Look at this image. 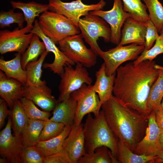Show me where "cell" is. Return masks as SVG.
<instances>
[{"instance_id":"1","label":"cell","mask_w":163,"mask_h":163,"mask_svg":"<svg viewBox=\"0 0 163 163\" xmlns=\"http://www.w3.org/2000/svg\"><path fill=\"white\" fill-rule=\"evenodd\" d=\"M154 61L146 60L137 65L133 62L117 69L113 94L122 104L142 114L149 115L147 102L151 88L161 71Z\"/></svg>"},{"instance_id":"2","label":"cell","mask_w":163,"mask_h":163,"mask_svg":"<svg viewBox=\"0 0 163 163\" xmlns=\"http://www.w3.org/2000/svg\"><path fill=\"white\" fill-rule=\"evenodd\" d=\"M101 108L114 135L133 152L145 135L149 115L124 105L113 95Z\"/></svg>"},{"instance_id":"3","label":"cell","mask_w":163,"mask_h":163,"mask_svg":"<svg viewBox=\"0 0 163 163\" xmlns=\"http://www.w3.org/2000/svg\"><path fill=\"white\" fill-rule=\"evenodd\" d=\"M83 126L86 154H91L96 148L104 146L108 147L117 159L118 139L110 128L102 110L94 118L91 113L88 114Z\"/></svg>"},{"instance_id":"4","label":"cell","mask_w":163,"mask_h":163,"mask_svg":"<svg viewBox=\"0 0 163 163\" xmlns=\"http://www.w3.org/2000/svg\"><path fill=\"white\" fill-rule=\"evenodd\" d=\"M39 26L43 33L56 44L65 38L80 34L79 27L65 16L52 11H46L39 17Z\"/></svg>"},{"instance_id":"5","label":"cell","mask_w":163,"mask_h":163,"mask_svg":"<svg viewBox=\"0 0 163 163\" xmlns=\"http://www.w3.org/2000/svg\"><path fill=\"white\" fill-rule=\"evenodd\" d=\"M78 27L86 43L97 56L102 50L97 43L100 37L105 42H110V28L108 23L101 18L90 13L81 18Z\"/></svg>"},{"instance_id":"6","label":"cell","mask_w":163,"mask_h":163,"mask_svg":"<svg viewBox=\"0 0 163 163\" xmlns=\"http://www.w3.org/2000/svg\"><path fill=\"white\" fill-rule=\"evenodd\" d=\"M60 76L58 103L69 99L72 93L84 84L91 85L93 82L86 68L80 63L76 64L75 68L72 66H65Z\"/></svg>"},{"instance_id":"7","label":"cell","mask_w":163,"mask_h":163,"mask_svg":"<svg viewBox=\"0 0 163 163\" xmlns=\"http://www.w3.org/2000/svg\"><path fill=\"white\" fill-rule=\"evenodd\" d=\"M81 34L67 37L59 43L60 50L75 64L80 63L86 68H91L97 62V55L88 49Z\"/></svg>"},{"instance_id":"8","label":"cell","mask_w":163,"mask_h":163,"mask_svg":"<svg viewBox=\"0 0 163 163\" xmlns=\"http://www.w3.org/2000/svg\"><path fill=\"white\" fill-rule=\"evenodd\" d=\"M145 49V46L134 43L126 46L117 45L107 51L102 50L99 56L104 61L106 74L109 76L116 73L123 63L136 59Z\"/></svg>"},{"instance_id":"9","label":"cell","mask_w":163,"mask_h":163,"mask_svg":"<svg viewBox=\"0 0 163 163\" xmlns=\"http://www.w3.org/2000/svg\"><path fill=\"white\" fill-rule=\"evenodd\" d=\"M71 96L77 103L74 124L78 125L82 123L83 117L89 113H93L94 117L97 116L101 105L98 95L93 89V85L84 84Z\"/></svg>"},{"instance_id":"10","label":"cell","mask_w":163,"mask_h":163,"mask_svg":"<svg viewBox=\"0 0 163 163\" xmlns=\"http://www.w3.org/2000/svg\"><path fill=\"white\" fill-rule=\"evenodd\" d=\"M50 11L62 14L72 21L78 27L79 19L91 11L101 10L106 5L104 0L96 4L86 5L81 0L64 2L61 0H49Z\"/></svg>"},{"instance_id":"11","label":"cell","mask_w":163,"mask_h":163,"mask_svg":"<svg viewBox=\"0 0 163 163\" xmlns=\"http://www.w3.org/2000/svg\"><path fill=\"white\" fill-rule=\"evenodd\" d=\"M33 26L26 25L20 29L16 27L12 31H0V53L1 55L12 52L22 54L29 46L34 34L30 33Z\"/></svg>"},{"instance_id":"12","label":"cell","mask_w":163,"mask_h":163,"mask_svg":"<svg viewBox=\"0 0 163 163\" xmlns=\"http://www.w3.org/2000/svg\"><path fill=\"white\" fill-rule=\"evenodd\" d=\"M11 128V119L9 116L6 125L0 132V155L6 158L9 163H22L24 147L21 136H13Z\"/></svg>"},{"instance_id":"13","label":"cell","mask_w":163,"mask_h":163,"mask_svg":"<svg viewBox=\"0 0 163 163\" xmlns=\"http://www.w3.org/2000/svg\"><path fill=\"white\" fill-rule=\"evenodd\" d=\"M90 14L100 17L110 25L111 30L110 42L117 45L121 38V28L126 19L131 16L123 9L121 0H114L113 6L109 11L94 10Z\"/></svg>"},{"instance_id":"14","label":"cell","mask_w":163,"mask_h":163,"mask_svg":"<svg viewBox=\"0 0 163 163\" xmlns=\"http://www.w3.org/2000/svg\"><path fill=\"white\" fill-rule=\"evenodd\" d=\"M30 33L37 35L44 43L46 50L51 52L54 55V59L52 63L43 64L44 68H48L59 75L63 73L65 66H73L75 64L72 60L67 57L56 46V44L49 37L45 34L41 30L38 21L35 19L33 27Z\"/></svg>"},{"instance_id":"15","label":"cell","mask_w":163,"mask_h":163,"mask_svg":"<svg viewBox=\"0 0 163 163\" xmlns=\"http://www.w3.org/2000/svg\"><path fill=\"white\" fill-rule=\"evenodd\" d=\"M161 133L155 121L154 113L152 111L149 116L145 135L137 144L133 152L139 155L157 156L161 152L158 144V139Z\"/></svg>"},{"instance_id":"16","label":"cell","mask_w":163,"mask_h":163,"mask_svg":"<svg viewBox=\"0 0 163 163\" xmlns=\"http://www.w3.org/2000/svg\"><path fill=\"white\" fill-rule=\"evenodd\" d=\"M52 92L46 82L39 86L24 85L23 97L32 101L43 110L50 112L58 104Z\"/></svg>"},{"instance_id":"17","label":"cell","mask_w":163,"mask_h":163,"mask_svg":"<svg viewBox=\"0 0 163 163\" xmlns=\"http://www.w3.org/2000/svg\"><path fill=\"white\" fill-rule=\"evenodd\" d=\"M63 147L67 152L72 163H77L80 158L85 154L83 124L72 125Z\"/></svg>"},{"instance_id":"18","label":"cell","mask_w":163,"mask_h":163,"mask_svg":"<svg viewBox=\"0 0 163 163\" xmlns=\"http://www.w3.org/2000/svg\"><path fill=\"white\" fill-rule=\"evenodd\" d=\"M123 25L120 42L118 46L134 43L145 46L146 23L129 17L126 19Z\"/></svg>"},{"instance_id":"19","label":"cell","mask_w":163,"mask_h":163,"mask_svg":"<svg viewBox=\"0 0 163 163\" xmlns=\"http://www.w3.org/2000/svg\"><path fill=\"white\" fill-rule=\"evenodd\" d=\"M24 85L18 80L7 76L0 71V95L11 110L15 103L23 97Z\"/></svg>"},{"instance_id":"20","label":"cell","mask_w":163,"mask_h":163,"mask_svg":"<svg viewBox=\"0 0 163 163\" xmlns=\"http://www.w3.org/2000/svg\"><path fill=\"white\" fill-rule=\"evenodd\" d=\"M96 78L93 89L98 94L100 104L109 100L112 96L113 91L116 72L107 75L105 71V65L102 63L99 70L95 73Z\"/></svg>"},{"instance_id":"21","label":"cell","mask_w":163,"mask_h":163,"mask_svg":"<svg viewBox=\"0 0 163 163\" xmlns=\"http://www.w3.org/2000/svg\"><path fill=\"white\" fill-rule=\"evenodd\" d=\"M77 103L72 96L58 103L53 110L50 120L63 123L65 126H72L74 123Z\"/></svg>"},{"instance_id":"22","label":"cell","mask_w":163,"mask_h":163,"mask_svg":"<svg viewBox=\"0 0 163 163\" xmlns=\"http://www.w3.org/2000/svg\"><path fill=\"white\" fill-rule=\"evenodd\" d=\"M72 126H65L63 130L58 136L47 140L39 141L34 146L44 156L61 151L63 149L64 141L69 135Z\"/></svg>"},{"instance_id":"23","label":"cell","mask_w":163,"mask_h":163,"mask_svg":"<svg viewBox=\"0 0 163 163\" xmlns=\"http://www.w3.org/2000/svg\"><path fill=\"white\" fill-rule=\"evenodd\" d=\"M14 9L17 8L22 11L24 14L27 25L33 26L32 24L40 14L50 9L48 4H43L34 1L24 3L21 2L10 1Z\"/></svg>"},{"instance_id":"24","label":"cell","mask_w":163,"mask_h":163,"mask_svg":"<svg viewBox=\"0 0 163 163\" xmlns=\"http://www.w3.org/2000/svg\"><path fill=\"white\" fill-rule=\"evenodd\" d=\"M22 55L18 53L13 59L6 61L0 59V69L8 77L18 80L24 85L27 79V72L21 64Z\"/></svg>"},{"instance_id":"25","label":"cell","mask_w":163,"mask_h":163,"mask_svg":"<svg viewBox=\"0 0 163 163\" xmlns=\"http://www.w3.org/2000/svg\"><path fill=\"white\" fill-rule=\"evenodd\" d=\"M156 157L136 154L124 143L118 139L117 159L119 163H154Z\"/></svg>"},{"instance_id":"26","label":"cell","mask_w":163,"mask_h":163,"mask_svg":"<svg viewBox=\"0 0 163 163\" xmlns=\"http://www.w3.org/2000/svg\"><path fill=\"white\" fill-rule=\"evenodd\" d=\"M45 122L28 119L21 135L22 142L24 147L34 146L39 142L40 135Z\"/></svg>"},{"instance_id":"27","label":"cell","mask_w":163,"mask_h":163,"mask_svg":"<svg viewBox=\"0 0 163 163\" xmlns=\"http://www.w3.org/2000/svg\"><path fill=\"white\" fill-rule=\"evenodd\" d=\"M49 52L46 50L37 60L28 63L26 67L27 79L24 85L39 86L46 82L41 79L43 71V63Z\"/></svg>"},{"instance_id":"28","label":"cell","mask_w":163,"mask_h":163,"mask_svg":"<svg viewBox=\"0 0 163 163\" xmlns=\"http://www.w3.org/2000/svg\"><path fill=\"white\" fill-rule=\"evenodd\" d=\"M9 116L11 119V128L14 135L21 136L29 119L20 100L15 103L13 108L10 110Z\"/></svg>"},{"instance_id":"29","label":"cell","mask_w":163,"mask_h":163,"mask_svg":"<svg viewBox=\"0 0 163 163\" xmlns=\"http://www.w3.org/2000/svg\"><path fill=\"white\" fill-rule=\"evenodd\" d=\"M163 97V70L160 72L155 82L152 86L147 102L148 113L161 107Z\"/></svg>"},{"instance_id":"30","label":"cell","mask_w":163,"mask_h":163,"mask_svg":"<svg viewBox=\"0 0 163 163\" xmlns=\"http://www.w3.org/2000/svg\"><path fill=\"white\" fill-rule=\"evenodd\" d=\"M40 38L37 35L34 34L27 49L22 54L21 64L24 70H25L28 63L37 60L38 57L46 50L44 43Z\"/></svg>"},{"instance_id":"31","label":"cell","mask_w":163,"mask_h":163,"mask_svg":"<svg viewBox=\"0 0 163 163\" xmlns=\"http://www.w3.org/2000/svg\"><path fill=\"white\" fill-rule=\"evenodd\" d=\"M107 147L101 146L96 148L92 154H85L78 160L77 163H119Z\"/></svg>"},{"instance_id":"32","label":"cell","mask_w":163,"mask_h":163,"mask_svg":"<svg viewBox=\"0 0 163 163\" xmlns=\"http://www.w3.org/2000/svg\"><path fill=\"white\" fill-rule=\"evenodd\" d=\"M124 11L130 14L132 18L143 22L146 23L150 19L147 13V7L142 0H121Z\"/></svg>"},{"instance_id":"33","label":"cell","mask_w":163,"mask_h":163,"mask_svg":"<svg viewBox=\"0 0 163 163\" xmlns=\"http://www.w3.org/2000/svg\"><path fill=\"white\" fill-rule=\"evenodd\" d=\"M149 12L150 20L155 26L158 33L163 28V6L158 0H142Z\"/></svg>"},{"instance_id":"34","label":"cell","mask_w":163,"mask_h":163,"mask_svg":"<svg viewBox=\"0 0 163 163\" xmlns=\"http://www.w3.org/2000/svg\"><path fill=\"white\" fill-rule=\"evenodd\" d=\"M29 119L47 121L50 119V112L39 109L31 100L25 97L20 100Z\"/></svg>"},{"instance_id":"35","label":"cell","mask_w":163,"mask_h":163,"mask_svg":"<svg viewBox=\"0 0 163 163\" xmlns=\"http://www.w3.org/2000/svg\"><path fill=\"white\" fill-rule=\"evenodd\" d=\"M25 21L24 14L21 12H15L14 9H11L7 11H2L0 13V27L1 29L11 27V24H17L20 29L24 28Z\"/></svg>"},{"instance_id":"36","label":"cell","mask_w":163,"mask_h":163,"mask_svg":"<svg viewBox=\"0 0 163 163\" xmlns=\"http://www.w3.org/2000/svg\"><path fill=\"white\" fill-rule=\"evenodd\" d=\"M154 45L149 50H144L133 63L137 65L146 60L152 61L158 55L163 53V34H160Z\"/></svg>"},{"instance_id":"37","label":"cell","mask_w":163,"mask_h":163,"mask_svg":"<svg viewBox=\"0 0 163 163\" xmlns=\"http://www.w3.org/2000/svg\"><path fill=\"white\" fill-rule=\"evenodd\" d=\"M65 126L62 123L50 119L46 121L40 135L39 141L47 140L58 136L63 130Z\"/></svg>"},{"instance_id":"38","label":"cell","mask_w":163,"mask_h":163,"mask_svg":"<svg viewBox=\"0 0 163 163\" xmlns=\"http://www.w3.org/2000/svg\"><path fill=\"white\" fill-rule=\"evenodd\" d=\"M44 158L34 146L24 147L22 155L23 163H43Z\"/></svg>"},{"instance_id":"39","label":"cell","mask_w":163,"mask_h":163,"mask_svg":"<svg viewBox=\"0 0 163 163\" xmlns=\"http://www.w3.org/2000/svg\"><path fill=\"white\" fill-rule=\"evenodd\" d=\"M146 31L145 36L144 50H149L152 46L154 42L158 37L157 29L150 19L146 23Z\"/></svg>"},{"instance_id":"40","label":"cell","mask_w":163,"mask_h":163,"mask_svg":"<svg viewBox=\"0 0 163 163\" xmlns=\"http://www.w3.org/2000/svg\"><path fill=\"white\" fill-rule=\"evenodd\" d=\"M43 163H72L67 152L63 149L55 154L44 156Z\"/></svg>"},{"instance_id":"41","label":"cell","mask_w":163,"mask_h":163,"mask_svg":"<svg viewBox=\"0 0 163 163\" xmlns=\"http://www.w3.org/2000/svg\"><path fill=\"white\" fill-rule=\"evenodd\" d=\"M8 105L6 101L3 99H0V129H2L5 124L6 117L9 116L10 110L8 108Z\"/></svg>"},{"instance_id":"42","label":"cell","mask_w":163,"mask_h":163,"mask_svg":"<svg viewBox=\"0 0 163 163\" xmlns=\"http://www.w3.org/2000/svg\"><path fill=\"white\" fill-rule=\"evenodd\" d=\"M153 111L156 122L161 133L163 132V108L161 107Z\"/></svg>"},{"instance_id":"43","label":"cell","mask_w":163,"mask_h":163,"mask_svg":"<svg viewBox=\"0 0 163 163\" xmlns=\"http://www.w3.org/2000/svg\"><path fill=\"white\" fill-rule=\"evenodd\" d=\"M154 163H163V150L157 156L154 161Z\"/></svg>"},{"instance_id":"44","label":"cell","mask_w":163,"mask_h":163,"mask_svg":"<svg viewBox=\"0 0 163 163\" xmlns=\"http://www.w3.org/2000/svg\"><path fill=\"white\" fill-rule=\"evenodd\" d=\"M158 144L161 151L163 150V132L160 135L158 139Z\"/></svg>"},{"instance_id":"45","label":"cell","mask_w":163,"mask_h":163,"mask_svg":"<svg viewBox=\"0 0 163 163\" xmlns=\"http://www.w3.org/2000/svg\"><path fill=\"white\" fill-rule=\"evenodd\" d=\"M9 163L8 160L5 157H2L0 158V163Z\"/></svg>"},{"instance_id":"46","label":"cell","mask_w":163,"mask_h":163,"mask_svg":"<svg viewBox=\"0 0 163 163\" xmlns=\"http://www.w3.org/2000/svg\"><path fill=\"white\" fill-rule=\"evenodd\" d=\"M155 67L156 69L163 70V66L155 64Z\"/></svg>"},{"instance_id":"47","label":"cell","mask_w":163,"mask_h":163,"mask_svg":"<svg viewBox=\"0 0 163 163\" xmlns=\"http://www.w3.org/2000/svg\"><path fill=\"white\" fill-rule=\"evenodd\" d=\"M161 107L163 108V100H162L161 104Z\"/></svg>"},{"instance_id":"48","label":"cell","mask_w":163,"mask_h":163,"mask_svg":"<svg viewBox=\"0 0 163 163\" xmlns=\"http://www.w3.org/2000/svg\"><path fill=\"white\" fill-rule=\"evenodd\" d=\"M160 34H163V28L162 29V30H161V31H160V32L159 33Z\"/></svg>"}]
</instances>
